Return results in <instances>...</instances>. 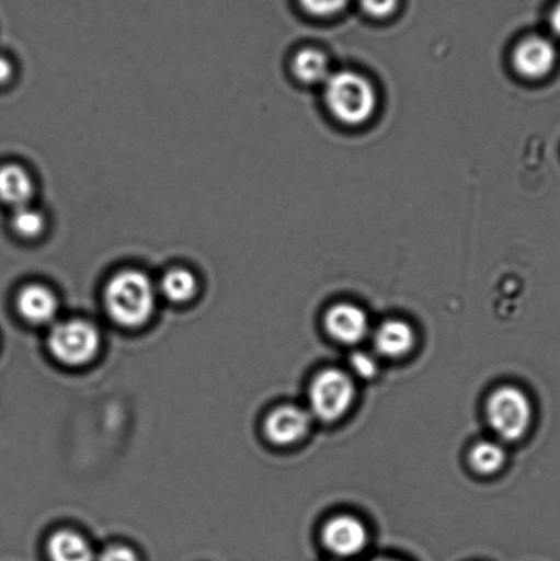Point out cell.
<instances>
[{"label":"cell","mask_w":560,"mask_h":561,"mask_svg":"<svg viewBox=\"0 0 560 561\" xmlns=\"http://www.w3.org/2000/svg\"><path fill=\"white\" fill-rule=\"evenodd\" d=\"M350 366L355 376L361 378L370 379L377 376V362L375 360V357L369 354H365V352L359 351L351 355Z\"/></svg>","instance_id":"obj_19"},{"label":"cell","mask_w":560,"mask_h":561,"mask_svg":"<svg viewBox=\"0 0 560 561\" xmlns=\"http://www.w3.org/2000/svg\"><path fill=\"white\" fill-rule=\"evenodd\" d=\"M551 26L552 30L560 35V2L556 5L551 14Z\"/></svg>","instance_id":"obj_23"},{"label":"cell","mask_w":560,"mask_h":561,"mask_svg":"<svg viewBox=\"0 0 560 561\" xmlns=\"http://www.w3.org/2000/svg\"><path fill=\"white\" fill-rule=\"evenodd\" d=\"M373 561H399V560H393V559H376V560H373Z\"/></svg>","instance_id":"obj_24"},{"label":"cell","mask_w":560,"mask_h":561,"mask_svg":"<svg viewBox=\"0 0 560 561\" xmlns=\"http://www.w3.org/2000/svg\"><path fill=\"white\" fill-rule=\"evenodd\" d=\"M293 70L296 79L309 85L325 84L332 75L327 55L316 48L300 49L295 55Z\"/></svg>","instance_id":"obj_13"},{"label":"cell","mask_w":560,"mask_h":561,"mask_svg":"<svg viewBox=\"0 0 560 561\" xmlns=\"http://www.w3.org/2000/svg\"><path fill=\"white\" fill-rule=\"evenodd\" d=\"M110 317L125 328H139L156 310V288L147 274L124 271L108 280L104 290Z\"/></svg>","instance_id":"obj_1"},{"label":"cell","mask_w":560,"mask_h":561,"mask_svg":"<svg viewBox=\"0 0 560 561\" xmlns=\"http://www.w3.org/2000/svg\"><path fill=\"white\" fill-rule=\"evenodd\" d=\"M307 13L316 16H331L340 13L348 0H299Z\"/></svg>","instance_id":"obj_18"},{"label":"cell","mask_w":560,"mask_h":561,"mask_svg":"<svg viewBox=\"0 0 560 561\" xmlns=\"http://www.w3.org/2000/svg\"><path fill=\"white\" fill-rule=\"evenodd\" d=\"M361 8L375 19H387L398 8V0H359Z\"/></svg>","instance_id":"obj_20"},{"label":"cell","mask_w":560,"mask_h":561,"mask_svg":"<svg viewBox=\"0 0 560 561\" xmlns=\"http://www.w3.org/2000/svg\"><path fill=\"white\" fill-rule=\"evenodd\" d=\"M557 62V48L546 37L532 36L521 42L514 49L515 70L526 79H542L550 73Z\"/></svg>","instance_id":"obj_7"},{"label":"cell","mask_w":560,"mask_h":561,"mask_svg":"<svg viewBox=\"0 0 560 561\" xmlns=\"http://www.w3.org/2000/svg\"><path fill=\"white\" fill-rule=\"evenodd\" d=\"M506 450L493 442L477 443L470 450V465L479 474H495L506 463Z\"/></svg>","instance_id":"obj_16"},{"label":"cell","mask_w":560,"mask_h":561,"mask_svg":"<svg viewBox=\"0 0 560 561\" xmlns=\"http://www.w3.org/2000/svg\"><path fill=\"white\" fill-rule=\"evenodd\" d=\"M16 307L27 322L44 324L52 322L57 316L58 300L47 286L33 284L20 291Z\"/></svg>","instance_id":"obj_11"},{"label":"cell","mask_w":560,"mask_h":561,"mask_svg":"<svg viewBox=\"0 0 560 561\" xmlns=\"http://www.w3.org/2000/svg\"><path fill=\"white\" fill-rule=\"evenodd\" d=\"M101 561H139V559L129 548L113 547L103 552Z\"/></svg>","instance_id":"obj_21"},{"label":"cell","mask_w":560,"mask_h":561,"mask_svg":"<svg viewBox=\"0 0 560 561\" xmlns=\"http://www.w3.org/2000/svg\"><path fill=\"white\" fill-rule=\"evenodd\" d=\"M46 217L42 211L31 207V205L15 208L13 218H11V228L20 238L25 240H35L41 238L46 230Z\"/></svg>","instance_id":"obj_17"},{"label":"cell","mask_w":560,"mask_h":561,"mask_svg":"<svg viewBox=\"0 0 560 561\" xmlns=\"http://www.w3.org/2000/svg\"><path fill=\"white\" fill-rule=\"evenodd\" d=\"M161 290L168 300L185 302L196 295L197 279L194 273L186 271V268H172V271L164 274Z\"/></svg>","instance_id":"obj_15"},{"label":"cell","mask_w":560,"mask_h":561,"mask_svg":"<svg viewBox=\"0 0 560 561\" xmlns=\"http://www.w3.org/2000/svg\"><path fill=\"white\" fill-rule=\"evenodd\" d=\"M487 416L492 431L499 438L514 443L519 442L529 432L534 410L528 396L523 390L502 387L488 399Z\"/></svg>","instance_id":"obj_3"},{"label":"cell","mask_w":560,"mask_h":561,"mask_svg":"<svg viewBox=\"0 0 560 561\" xmlns=\"http://www.w3.org/2000/svg\"><path fill=\"white\" fill-rule=\"evenodd\" d=\"M35 181L25 168L8 163L0 168V202L11 208L31 205L35 196Z\"/></svg>","instance_id":"obj_10"},{"label":"cell","mask_w":560,"mask_h":561,"mask_svg":"<svg viewBox=\"0 0 560 561\" xmlns=\"http://www.w3.org/2000/svg\"><path fill=\"white\" fill-rule=\"evenodd\" d=\"M14 68L9 58L0 55V87L8 84L13 79Z\"/></svg>","instance_id":"obj_22"},{"label":"cell","mask_w":560,"mask_h":561,"mask_svg":"<svg viewBox=\"0 0 560 561\" xmlns=\"http://www.w3.org/2000/svg\"><path fill=\"white\" fill-rule=\"evenodd\" d=\"M48 554L53 561H93V551L75 531H58L49 538Z\"/></svg>","instance_id":"obj_14"},{"label":"cell","mask_w":560,"mask_h":561,"mask_svg":"<svg viewBox=\"0 0 560 561\" xmlns=\"http://www.w3.org/2000/svg\"><path fill=\"white\" fill-rule=\"evenodd\" d=\"M369 541L364 524L355 516L339 515L327 522L322 530V542L334 557L348 559L365 551Z\"/></svg>","instance_id":"obj_6"},{"label":"cell","mask_w":560,"mask_h":561,"mask_svg":"<svg viewBox=\"0 0 560 561\" xmlns=\"http://www.w3.org/2000/svg\"><path fill=\"white\" fill-rule=\"evenodd\" d=\"M415 345V332L408 322L400 319H389L377 328L375 346L378 354L397 359L409 354Z\"/></svg>","instance_id":"obj_12"},{"label":"cell","mask_w":560,"mask_h":561,"mask_svg":"<svg viewBox=\"0 0 560 561\" xmlns=\"http://www.w3.org/2000/svg\"><path fill=\"white\" fill-rule=\"evenodd\" d=\"M325 328L333 340L353 345L358 344L369 334L370 322L361 307L342 302L328 310Z\"/></svg>","instance_id":"obj_9"},{"label":"cell","mask_w":560,"mask_h":561,"mask_svg":"<svg viewBox=\"0 0 560 561\" xmlns=\"http://www.w3.org/2000/svg\"><path fill=\"white\" fill-rule=\"evenodd\" d=\"M101 335L93 324L68 321L57 324L48 335V348L55 359L68 366H81L96 356Z\"/></svg>","instance_id":"obj_5"},{"label":"cell","mask_w":560,"mask_h":561,"mask_svg":"<svg viewBox=\"0 0 560 561\" xmlns=\"http://www.w3.org/2000/svg\"><path fill=\"white\" fill-rule=\"evenodd\" d=\"M323 98L329 112L345 125L367 123L377 108L376 88L356 71L342 70L329 76L323 84Z\"/></svg>","instance_id":"obj_2"},{"label":"cell","mask_w":560,"mask_h":561,"mask_svg":"<svg viewBox=\"0 0 560 561\" xmlns=\"http://www.w3.org/2000/svg\"><path fill=\"white\" fill-rule=\"evenodd\" d=\"M355 399V385L347 373L328 368L312 379L309 390L312 415L322 422H334L347 414Z\"/></svg>","instance_id":"obj_4"},{"label":"cell","mask_w":560,"mask_h":561,"mask_svg":"<svg viewBox=\"0 0 560 561\" xmlns=\"http://www.w3.org/2000/svg\"><path fill=\"white\" fill-rule=\"evenodd\" d=\"M311 428V415L300 407L283 405L268 414L265 433L273 444L293 445L307 436Z\"/></svg>","instance_id":"obj_8"}]
</instances>
